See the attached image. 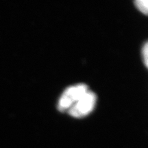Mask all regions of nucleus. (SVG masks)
I'll use <instances>...</instances> for the list:
<instances>
[{
    "label": "nucleus",
    "instance_id": "f257e3e1",
    "mask_svg": "<svg viewBox=\"0 0 148 148\" xmlns=\"http://www.w3.org/2000/svg\"><path fill=\"white\" fill-rule=\"evenodd\" d=\"M88 90V86L84 84H79L68 87L62 92L59 99L58 109L61 112L68 111Z\"/></svg>",
    "mask_w": 148,
    "mask_h": 148
},
{
    "label": "nucleus",
    "instance_id": "f03ea898",
    "mask_svg": "<svg viewBox=\"0 0 148 148\" xmlns=\"http://www.w3.org/2000/svg\"><path fill=\"white\" fill-rule=\"evenodd\" d=\"M96 99L95 94L88 90L69 109L68 112L73 117H84L93 110L96 103Z\"/></svg>",
    "mask_w": 148,
    "mask_h": 148
},
{
    "label": "nucleus",
    "instance_id": "7ed1b4c3",
    "mask_svg": "<svg viewBox=\"0 0 148 148\" xmlns=\"http://www.w3.org/2000/svg\"><path fill=\"white\" fill-rule=\"evenodd\" d=\"M135 5L136 6L138 10L140 12H143L147 15V11H148V5H147V0H136L134 1Z\"/></svg>",
    "mask_w": 148,
    "mask_h": 148
},
{
    "label": "nucleus",
    "instance_id": "20e7f679",
    "mask_svg": "<svg viewBox=\"0 0 148 148\" xmlns=\"http://www.w3.org/2000/svg\"><path fill=\"white\" fill-rule=\"evenodd\" d=\"M147 51H148V47H147V42H146L143 47V57L144 59V62L146 66H147Z\"/></svg>",
    "mask_w": 148,
    "mask_h": 148
}]
</instances>
